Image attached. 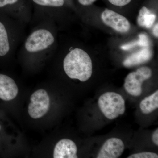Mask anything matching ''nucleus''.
<instances>
[{"mask_svg":"<svg viewBox=\"0 0 158 158\" xmlns=\"http://www.w3.org/2000/svg\"><path fill=\"white\" fill-rule=\"evenodd\" d=\"M65 73L71 79H77L81 82L91 77L93 66L91 58L83 50L75 48L69 52L63 61Z\"/></svg>","mask_w":158,"mask_h":158,"instance_id":"f257e3e1","label":"nucleus"},{"mask_svg":"<svg viewBox=\"0 0 158 158\" xmlns=\"http://www.w3.org/2000/svg\"><path fill=\"white\" fill-rule=\"evenodd\" d=\"M98 105L102 113L109 119H114L123 115L126 110L124 98L116 92L103 94L99 98Z\"/></svg>","mask_w":158,"mask_h":158,"instance_id":"f03ea898","label":"nucleus"},{"mask_svg":"<svg viewBox=\"0 0 158 158\" xmlns=\"http://www.w3.org/2000/svg\"><path fill=\"white\" fill-rule=\"evenodd\" d=\"M152 76V71L147 66L140 67L136 71L130 73L125 79L126 91L132 96H140L142 92L143 82L150 78Z\"/></svg>","mask_w":158,"mask_h":158,"instance_id":"7ed1b4c3","label":"nucleus"},{"mask_svg":"<svg viewBox=\"0 0 158 158\" xmlns=\"http://www.w3.org/2000/svg\"><path fill=\"white\" fill-rule=\"evenodd\" d=\"M30 100L28 111L31 118L34 119L41 118L48 112L50 99L45 90H36L31 95Z\"/></svg>","mask_w":158,"mask_h":158,"instance_id":"20e7f679","label":"nucleus"},{"mask_svg":"<svg viewBox=\"0 0 158 158\" xmlns=\"http://www.w3.org/2000/svg\"><path fill=\"white\" fill-rule=\"evenodd\" d=\"M55 38L50 31L40 29L32 33L26 40L25 47L30 52H37L47 48L54 43Z\"/></svg>","mask_w":158,"mask_h":158,"instance_id":"39448f33","label":"nucleus"},{"mask_svg":"<svg viewBox=\"0 0 158 158\" xmlns=\"http://www.w3.org/2000/svg\"><path fill=\"white\" fill-rule=\"evenodd\" d=\"M101 19L105 24L119 33H127L131 28L127 19L113 10L105 9L102 12Z\"/></svg>","mask_w":158,"mask_h":158,"instance_id":"423d86ee","label":"nucleus"},{"mask_svg":"<svg viewBox=\"0 0 158 158\" xmlns=\"http://www.w3.org/2000/svg\"><path fill=\"white\" fill-rule=\"evenodd\" d=\"M124 149V144L121 139L110 138L103 144L97 158H118L122 155Z\"/></svg>","mask_w":158,"mask_h":158,"instance_id":"0eeeda50","label":"nucleus"},{"mask_svg":"<svg viewBox=\"0 0 158 158\" xmlns=\"http://www.w3.org/2000/svg\"><path fill=\"white\" fill-rule=\"evenodd\" d=\"M77 148L75 143L69 139L59 141L54 150V158H77Z\"/></svg>","mask_w":158,"mask_h":158,"instance_id":"6e6552de","label":"nucleus"},{"mask_svg":"<svg viewBox=\"0 0 158 158\" xmlns=\"http://www.w3.org/2000/svg\"><path fill=\"white\" fill-rule=\"evenodd\" d=\"M18 88L14 80L6 75L0 74V98L6 101L13 99L18 93Z\"/></svg>","mask_w":158,"mask_h":158,"instance_id":"1a4fd4ad","label":"nucleus"},{"mask_svg":"<svg viewBox=\"0 0 158 158\" xmlns=\"http://www.w3.org/2000/svg\"><path fill=\"white\" fill-rule=\"evenodd\" d=\"M153 56V52L149 48H144L128 56L123 62L126 67H131L148 62Z\"/></svg>","mask_w":158,"mask_h":158,"instance_id":"9d476101","label":"nucleus"},{"mask_svg":"<svg viewBox=\"0 0 158 158\" xmlns=\"http://www.w3.org/2000/svg\"><path fill=\"white\" fill-rule=\"evenodd\" d=\"M156 19V15L147 7L143 6L139 11L137 22L140 27L149 29L153 25Z\"/></svg>","mask_w":158,"mask_h":158,"instance_id":"9b49d317","label":"nucleus"},{"mask_svg":"<svg viewBox=\"0 0 158 158\" xmlns=\"http://www.w3.org/2000/svg\"><path fill=\"white\" fill-rule=\"evenodd\" d=\"M158 108V90L142 100L140 104L141 112L144 114L152 113Z\"/></svg>","mask_w":158,"mask_h":158,"instance_id":"f8f14e48","label":"nucleus"},{"mask_svg":"<svg viewBox=\"0 0 158 158\" xmlns=\"http://www.w3.org/2000/svg\"><path fill=\"white\" fill-rule=\"evenodd\" d=\"M10 49L8 31L5 24L0 20V57L5 56Z\"/></svg>","mask_w":158,"mask_h":158,"instance_id":"ddd939ff","label":"nucleus"},{"mask_svg":"<svg viewBox=\"0 0 158 158\" xmlns=\"http://www.w3.org/2000/svg\"><path fill=\"white\" fill-rule=\"evenodd\" d=\"M150 42L148 37L146 34H141L139 35L138 40L131 41L123 44L121 46V48L123 50L128 51L131 49L136 46H141L144 48L149 47Z\"/></svg>","mask_w":158,"mask_h":158,"instance_id":"4468645a","label":"nucleus"},{"mask_svg":"<svg viewBox=\"0 0 158 158\" xmlns=\"http://www.w3.org/2000/svg\"><path fill=\"white\" fill-rule=\"evenodd\" d=\"M38 6L46 7H62L64 6L65 0H32Z\"/></svg>","mask_w":158,"mask_h":158,"instance_id":"2eb2a0df","label":"nucleus"},{"mask_svg":"<svg viewBox=\"0 0 158 158\" xmlns=\"http://www.w3.org/2000/svg\"><path fill=\"white\" fill-rule=\"evenodd\" d=\"M128 158H158V155L155 153L142 152L134 154L127 157Z\"/></svg>","mask_w":158,"mask_h":158,"instance_id":"dca6fc26","label":"nucleus"},{"mask_svg":"<svg viewBox=\"0 0 158 158\" xmlns=\"http://www.w3.org/2000/svg\"><path fill=\"white\" fill-rule=\"evenodd\" d=\"M20 2V0H0V9H4L8 6H14Z\"/></svg>","mask_w":158,"mask_h":158,"instance_id":"f3484780","label":"nucleus"},{"mask_svg":"<svg viewBox=\"0 0 158 158\" xmlns=\"http://www.w3.org/2000/svg\"><path fill=\"white\" fill-rule=\"evenodd\" d=\"M109 2L113 6L117 7H123L128 5L132 0H108Z\"/></svg>","mask_w":158,"mask_h":158,"instance_id":"a211bd4d","label":"nucleus"},{"mask_svg":"<svg viewBox=\"0 0 158 158\" xmlns=\"http://www.w3.org/2000/svg\"><path fill=\"white\" fill-rule=\"evenodd\" d=\"M96 0H77L80 5L84 6H88L93 4Z\"/></svg>","mask_w":158,"mask_h":158,"instance_id":"6ab92c4d","label":"nucleus"},{"mask_svg":"<svg viewBox=\"0 0 158 158\" xmlns=\"http://www.w3.org/2000/svg\"><path fill=\"white\" fill-rule=\"evenodd\" d=\"M152 140L156 145H158V129L156 130L154 132L152 135Z\"/></svg>","mask_w":158,"mask_h":158,"instance_id":"aec40b11","label":"nucleus"},{"mask_svg":"<svg viewBox=\"0 0 158 158\" xmlns=\"http://www.w3.org/2000/svg\"><path fill=\"white\" fill-rule=\"evenodd\" d=\"M158 23H157L156 24V25L154 27L153 29V35H154L155 37H157L158 38Z\"/></svg>","mask_w":158,"mask_h":158,"instance_id":"412c9836","label":"nucleus"},{"mask_svg":"<svg viewBox=\"0 0 158 158\" xmlns=\"http://www.w3.org/2000/svg\"><path fill=\"white\" fill-rule=\"evenodd\" d=\"M0 129H1V126H0Z\"/></svg>","mask_w":158,"mask_h":158,"instance_id":"4be33fe9","label":"nucleus"}]
</instances>
